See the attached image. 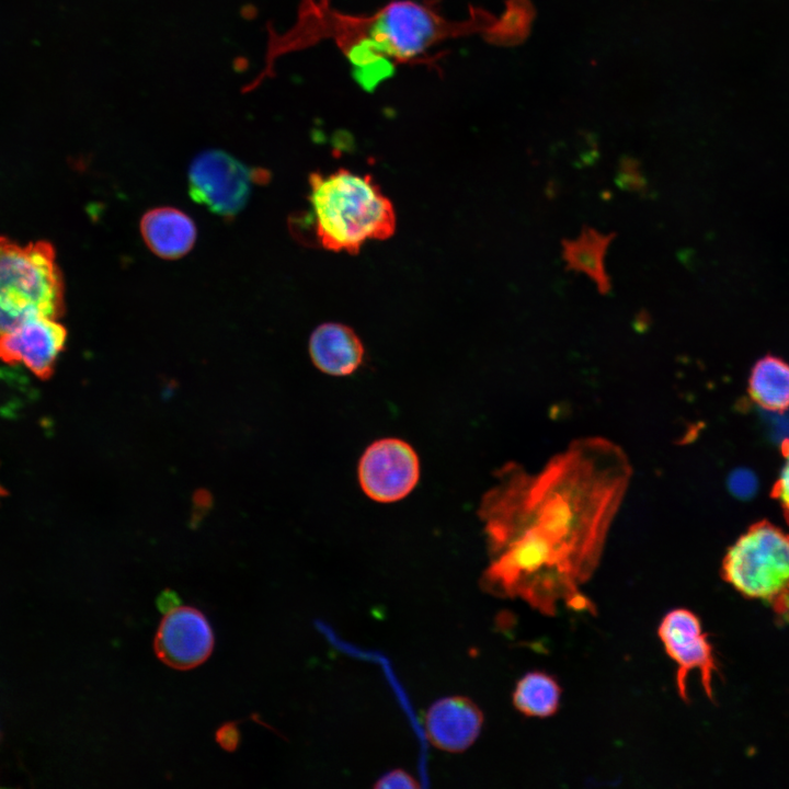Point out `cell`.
<instances>
[{"label":"cell","mask_w":789,"mask_h":789,"mask_svg":"<svg viewBox=\"0 0 789 789\" xmlns=\"http://www.w3.org/2000/svg\"><path fill=\"white\" fill-rule=\"evenodd\" d=\"M499 473L480 507L492 554L483 587L545 615L560 605L592 608L581 587L630 483L624 450L606 438H579L535 471L508 465Z\"/></svg>","instance_id":"obj_1"},{"label":"cell","mask_w":789,"mask_h":789,"mask_svg":"<svg viewBox=\"0 0 789 789\" xmlns=\"http://www.w3.org/2000/svg\"><path fill=\"white\" fill-rule=\"evenodd\" d=\"M325 25L343 45L351 61L363 70L386 64L411 61L439 42L465 33L468 26L451 23L433 8L397 0L367 16H343L328 12ZM327 30V31H328ZM379 66V64H378Z\"/></svg>","instance_id":"obj_2"},{"label":"cell","mask_w":789,"mask_h":789,"mask_svg":"<svg viewBox=\"0 0 789 789\" xmlns=\"http://www.w3.org/2000/svg\"><path fill=\"white\" fill-rule=\"evenodd\" d=\"M309 185L316 238L324 249L356 254L366 240L395 233L393 205L370 175L345 169L328 175L313 172Z\"/></svg>","instance_id":"obj_3"},{"label":"cell","mask_w":789,"mask_h":789,"mask_svg":"<svg viewBox=\"0 0 789 789\" xmlns=\"http://www.w3.org/2000/svg\"><path fill=\"white\" fill-rule=\"evenodd\" d=\"M64 311V285L52 244L0 237V335L23 322Z\"/></svg>","instance_id":"obj_4"},{"label":"cell","mask_w":789,"mask_h":789,"mask_svg":"<svg viewBox=\"0 0 789 789\" xmlns=\"http://www.w3.org/2000/svg\"><path fill=\"white\" fill-rule=\"evenodd\" d=\"M721 576L746 598L766 604L789 622V534L768 521L748 527L730 546Z\"/></svg>","instance_id":"obj_5"},{"label":"cell","mask_w":789,"mask_h":789,"mask_svg":"<svg viewBox=\"0 0 789 789\" xmlns=\"http://www.w3.org/2000/svg\"><path fill=\"white\" fill-rule=\"evenodd\" d=\"M264 176V171L251 169L229 153L207 150L190 167L188 192L210 211L233 217L244 208L254 183Z\"/></svg>","instance_id":"obj_6"},{"label":"cell","mask_w":789,"mask_h":789,"mask_svg":"<svg viewBox=\"0 0 789 789\" xmlns=\"http://www.w3.org/2000/svg\"><path fill=\"white\" fill-rule=\"evenodd\" d=\"M658 636L666 654L676 665L675 683L679 697L688 701L687 679L690 672L696 671L700 675L705 694L712 699V683L718 665L697 615L686 608L670 610L659 625Z\"/></svg>","instance_id":"obj_7"},{"label":"cell","mask_w":789,"mask_h":789,"mask_svg":"<svg viewBox=\"0 0 789 789\" xmlns=\"http://www.w3.org/2000/svg\"><path fill=\"white\" fill-rule=\"evenodd\" d=\"M419 477L416 453L398 438L374 442L359 460L361 488L377 502L390 503L405 498L416 485Z\"/></svg>","instance_id":"obj_8"},{"label":"cell","mask_w":789,"mask_h":789,"mask_svg":"<svg viewBox=\"0 0 789 789\" xmlns=\"http://www.w3.org/2000/svg\"><path fill=\"white\" fill-rule=\"evenodd\" d=\"M214 644L209 620L199 609L191 606H180L165 614L153 640L158 659L180 671L203 664L211 654Z\"/></svg>","instance_id":"obj_9"},{"label":"cell","mask_w":789,"mask_h":789,"mask_svg":"<svg viewBox=\"0 0 789 789\" xmlns=\"http://www.w3.org/2000/svg\"><path fill=\"white\" fill-rule=\"evenodd\" d=\"M67 339V331L54 318L30 319L0 335V359L24 364L35 376L47 379Z\"/></svg>","instance_id":"obj_10"},{"label":"cell","mask_w":789,"mask_h":789,"mask_svg":"<svg viewBox=\"0 0 789 789\" xmlns=\"http://www.w3.org/2000/svg\"><path fill=\"white\" fill-rule=\"evenodd\" d=\"M483 723L480 708L469 698L451 696L431 706L425 716V733L439 750L461 752L478 737Z\"/></svg>","instance_id":"obj_11"},{"label":"cell","mask_w":789,"mask_h":789,"mask_svg":"<svg viewBox=\"0 0 789 789\" xmlns=\"http://www.w3.org/2000/svg\"><path fill=\"white\" fill-rule=\"evenodd\" d=\"M315 366L331 376L353 374L364 358V346L353 329L345 324H320L309 340Z\"/></svg>","instance_id":"obj_12"},{"label":"cell","mask_w":789,"mask_h":789,"mask_svg":"<svg viewBox=\"0 0 789 789\" xmlns=\"http://www.w3.org/2000/svg\"><path fill=\"white\" fill-rule=\"evenodd\" d=\"M140 231L149 249L158 256L169 260L185 255L196 239L193 220L172 207L147 211L141 218Z\"/></svg>","instance_id":"obj_13"},{"label":"cell","mask_w":789,"mask_h":789,"mask_svg":"<svg viewBox=\"0 0 789 789\" xmlns=\"http://www.w3.org/2000/svg\"><path fill=\"white\" fill-rule=\"evenodd\" d=\"M748 393L767 411H786L789 408V364L770 354L758 359L750 374Z\"/></svg>","instance_id":"obj_14"},{"label":"cell","mask_w":789,"mask_h":789,"mask_svg":"<svg viewBox=\"0 0 789 789\" xmlns=\"http://www.w3.org/2000/svg\"><path fill=\"white\" fill-rule=\"evenodd\" d=\"M611 240L613 235L607 236L593 228H584L580 237L563 241L562 245L563 259L568 267L587 275L603 294L610 289L604 258Z\"/></svg>","instance_id":"obj_15"},{"label":"cell","mask_w":789,"mask_h":789,"mask_svg":"<svg viewBox=\"0 0 789 789\" xmlns=\"http://www.w3.org/2000/svg\"><path fill=\"white\" fill-rule=\"evenodd\" d=\"M561 688L547 673L530 672L524 675L513 691V705L526 717L547 718L553 716L560 705Z\"/></svg>","instance_id":"obj_16"},{"label":"cell","mask_w":789,"mask_h":789,"mask_svg":"<svg viewBox=\"0 0 789 789\" xmlns=\"http://www.w3.org/2000/svg\"><path fill=\"white\" fill-rule=\"evenodd\" d=\"M781 453L785 462L779 478L771 489V496L779 502L785 519L789 525V438L782 441Z\"/></svg>","instance_id":"obj_17"},{"label":"cell","mask_w":789,"mask_h":789,"mask_svg":"<svg viewBox=\"0 0 789 789\" xmlns=\"http://www.w3.org/2000/svg\"><path fill=\"white\" fill-rule=\"evenodd\" d=\"M378 789H415L419 788L416 779L403 769H393L382 775L374 785Z\"/></svg>","instance_id":"obj_18"},{"label":"cell","mask_w":789,"mask_h":789,"mask_svg":"<svg viewBox=\"0 0 789 789\" xmlns=\"http://www.w3.org/2000/svg\"><path fill=\"white\" fill-rule=\"evenodd\" d=\"M216 743L227 752L238 748L241 741V733L236 722H226L215 732Z\"/></svg>","instance_id":"obj_19"},{"label":"cell","mask_w":789,"mask_h":789,"mask_svg":"<svg viewBox=\"0 0 789 789\" xmlns=\"http://www.w3.org/2000/svg\"><path fill=\"white\" fill-rule=\"evenodd\" d=\"M756 480L752 472L740 470L730 478V488L739 496L747 498L755 491Z\"/></svg>","instance_id":"obj_20"},{"label":"cell","mask_w":789,"mask_h":789,"mask_svg":"<svg viewBox=\"0 0 789 789\" xmlns=\"http://www.w3.org/2000/svg\"><path fill=\"white\" fill-rule=\"evenodd\" d=\"M619 184L628 190H642L645 185L643 178L637 165H632L631 161L627 164L622 163L618 174Z\"/></svg>","instance_id":"obj_21"},{"label":"cell","mask_w":789,"mask_h":789,"mask_svg":"<svg viewBox=\"0 0 789 789\" xmlns=\"http://www.w3.org/2000/svg\"><path fill=\"white\" fill-rule=\"evenodd\" d=\"M180 606L181 598L178 593L171 588L163 590L157 597V607L164 615Z\"/></svg>","instance_id":"obj_22"}]
</instances>
